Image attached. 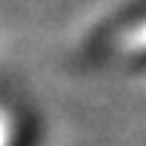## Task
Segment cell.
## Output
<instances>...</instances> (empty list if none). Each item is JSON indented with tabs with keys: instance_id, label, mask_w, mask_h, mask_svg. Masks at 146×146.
Here are the masks:
<instances>
[{
	"instance_id": "cell-1",
	"label": "cell",
	"mask_w": 146,
	"mask_h": 146,
	"mask_svg": "<svg viewBox=\"0 0 146 146\" xmlns=\"http://www.w3.org/2000/svg\"><path fill=\"white\" fill-rule=\"evenodd\" d=\"M125 46L131 49V52H143L146 49V21H140V25L125 36Z\"/></svg>"
},
{
	"instance_id": "cell-2",
	"label": "cell",
	"mask_w": 146,
	"mask_h": 146,
	"mask_svg": "<svg viewBox=\"0 0 146 146\" xmlns=\"http://www.w3.org/2000/svg\"><path fill=\"white\" fill-rule=\"evenodd\" d=\"M6 140H9V119L0 113V146H6Z\"/></svg>"
}]
</instances>
